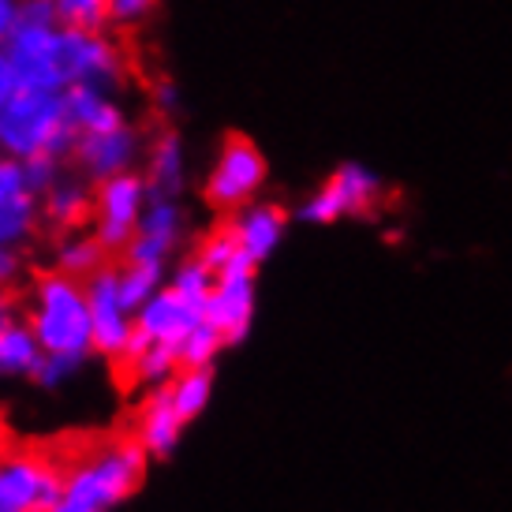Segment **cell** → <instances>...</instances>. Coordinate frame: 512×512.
<instances>
[{
  "label": "cell",
  "instance_id": "obj_1",
  "mask_svg": "<svg viewBox=\"0 0 512 512\" xmlns=\"http://www.w3.org/2000/svg\"><path fill=\"white\" fill-rule=\"evenodd\" d=\"M19 86L38 90H72V86H105L120 90L131 83V53L116 34L83 30L60 23L53 0H23L19 27L4 45Z\"/></svg>",
  "mask_w": 512,
  "mask_h": 512
},
{
  "label": "cell",
  "instance_id": "obj_2",
  "mask_svg": "<svg viewBox=\"0 0 512 512\" xmlns=\"http://www.w3.org/2000/svg\"><path fill=\"white\" fill-rule=\"evenodd\" d=\"M150 456L135 438L101 441L60 471V490L49 512H113L143 486Z\"/></svg>",
  "mask_w": 512,
  "mask_h": 512
},
{
  "label": "cell",
  "instance_id": "obj_3",
  "mask_svg": "<svg viewBox=\"0 0 512 512\" xmlns=\"http://www.w3.org/2000/svg\"><path fill=\"white\" fill-rule=\"evenodd\" d=\"M23 314L38 337L42 356L75 359V363L94 359V322H90L86 285L79 277H68L60 270L38 273L27 292Z\"/></svg>",
  "mask_w": 512,
  "mask_h": 512
},
{
  "label": "cell",
  "instance_id": "obj_4",
  "mask_svg": "<svg viewBox=\"0 0 512 512\" xmlns=\"http://www.w3.org/2000/svg\"><path fill=\"white\" fill-rule=\"evenodd\" d=\"M75 128L64 109L60 90H38V86H15L0 101V154L12 161H34V157H60L72 161Z\"/></svg>",
  "mask_w": 512,
  "mask_h": 512
},
{
  "label": "cell",
  "instance_id": "obj_5",
  "mask_svg": "<svg viewBox=\"0 0 512 512\" xmlns=\"http://www.w3.org/2000/svg\"><path fill=\"white\" fill-rule=\"evenodd\" d=\"M385 199L382 172H374L363 161H344L329 172L322 184L314 187L307 199L296 206V221L303 225H341L352 217L374 214Z\"/></svg>",
  "mask_w": 512,
  "mask_h": 512
},
{
  "label": "cell",
  "instance_id": "obj_6",
  "mask_svg": "<svg viewBox=\"0 0 512 512\" xmlns=\"http://www.w3.org/2000/svg\"><path fill=\"white\" fill-rule=\"evenodd\" d=\"M270 180V161L258 150L251 139L243 135H228L225 143L217 146L214 161L206 169L202 180V199L214 206L217 214H236L240 206L255 202L262 195V187Z\"/></svg>",
  "mask_w": 512,
  "mask_h": 512
},
{
  "label": "cell",
  "instance_id": "obj_7",
  "mask_svg": "<svg viewBox=\"0 0 512 512\" xmlns=\"http://www.w3.org/2000/svg\"><path fill=\"white\" fill-rule=\"evenodd\" d=\"M146 143H150V135H146L135 116L124 120V124H113V128L83 131V135H75L72 169L83 172L90 184L113 180V176H124V172H143Z\"/></svg>",
  "mask_w": 512,
  "mask_h": 512
},
{
  "label": "cell",
  "instance_id": "obj_8",
  "mask_svg": "<svg viewBox=\"0 0 512 512\" xmlns=\"http://www.w3.org/2000/svg\"><path fill=\"white\" fill-rule=\"evenodd\" d=\"M146 202H150V187H146L143 172H124V176L94 184L90 228H94V236L105 243V251L113 258L124 255L128 243L135 240V228L143 221Z\"/></svg>",
  "mask_w": 512,
  "mask_h": 512
},
{
  "label": "cell",
  "instance_id": "obj_9",
  "mask_svg": "<svg viewBox=\"0 0 512 512\" xmlns=\"http://www.w3.org/2000/svg\"><path fill=\"white\" fill-rule=\"evenodd\" d=\"M86 303L94 322V356L109 363H124L131 341H135V307L120 292L116 262L101 266L94 277H86Z\"/></svg>",
  "mask_w": 512,
  "mask_h": 512
},
{
  "label": "cell",
  "instance_id": "obj_10",
  "mask_svg": "<svg viewBox=\"0 0 512 512\" xmlns=\"http://www.w3.org/2000/svg\"><path fill=\"white\" fill-rule=\"evenodd\" d=\"M258 303V266L236 255L214 277V292L206 303V322L225 337V344H240L251 333Z\"/></svg>",
  "mask_w": 512,
  "mask_h": 512
},
{
  "label": "cell",
  "instance_id": "obj_11",
  "mask_svg": "<svg viewBox=\"0 0 512 512\" xmlns=\"http://www.w3.org/2000/svg\"><path fill=\"white\" fill-rule=\"evenodd\" d=\"M187 236H191V214H187L184 199H169V195H150L143 210V221L135 228V240L120 258H135V262H157V266H172L180 251H184Z\"/></svg>",
  "mask_w": 512,
  "mask_h": 512
},
{
  "label": "cell",
  "instance_id": "obj_12",
  "mask_svg": "<svg viewBox=\"0 0 512 512\" xmlns=\"http://www.w3.org/2000/svg\"><path fill=\"white\" fill-rule=\"evenodd\" d=\"M60 468L38 453H0V512H49Z\"/></svg>",
  "mask_w": 512,
  "mask_h": 512
},
{
  "label": "cell",
  "instance_id": "obj_13",
  "mask_svg": "<svg viewBox=\"0 0 512 512\" xmlns=\"http://www.w3.org/2000/svg\"><path fill=\"white\" fill-rule=\"evenodd\" d=\"M42 195L27 180L23 161L0 154V243L27 247L42 232Z\"/></svg>",
  "mask_w": 512,
  "mask_h": 512
},
{
  "label": "cell",
  "instance_id": "obj_14",
  "mask_svg": "<svg viewBox=\"0 0 512 512\" xmlns=\"http://www.w3.org/2000/svg\"><path fill=\"white\" fill-rule=\"evenodd\" d=\"M199 322H206V307L195 303V299L180 296V292L169 288V281H165V288L154 292V296L135 311V341L180 348V344L187 341V333L199 326Z\"/></svg>",
  "mask_w": 512,
  "mask_h": 512
},
{
  "label": "cell",
  "instance_id": "obj_15",
  "mask_svg": "<svg viewBox=\"0 0 512 512\" xmlns=\"http://www.w3.org/2000/svg\"><path fill=\"white\" fill-rule=\"evenodd\" d=\"M225 228L232 232L236 251H240L243 258H251L255 266H266L288 236V214L277 202L255 199V202H247V206H240L236 214H228Z\"/></svg>",
  "mask_w": 512,
  "mask_h": 512
},
{
  "label": "cell",
  "instance_id": "obj_16",
  "mask_svg": "<svg viewBox=\"0 0 512 512\" xmlns=\"http://www.w3.org/2000/svg\"><path fill=\"white\" fill-rule=\"evenodd\" d=\"M143 176L150 195H169V199H184L191 187V150H187L184 135L176 128H161L150 135L146 143Z\"/></svg>",
  "mask_w": 512,
  "mask_h": 512
},
{
  "label": "cell",
  "instance_id": "obj_17",
  "mask_svg": "<svg viewBox=\"0 0 512 512\" xmlns=\"http://www.w3.org/2000/svg\"><path fill=\"white\" fill-rule=\"evenodd\" d=\"M38 359H42V348L27 314L12 292H0V382H19V378L30 382Z\"/></svg>",
  "mask_w": 512,
  "mask_h": 512
},
{
  "label": "cell",
  "instance_id": "obj_18",
  "mask_svg": "<svg viewBox=\"0 0 512 512\" xmlns=\"http://www.w3.org/2000/svg\"><path fill=\"white\" fill-rule=\"evenodd\" d=\"M184 430H187V419L176 412L169 389L161 385V389H150V393H146L131 438L143 445V453L150 456V460H165V456L176 453V445H180V438H184Z\"/></svg>",
  "mask_w": 512,
  "mask_h": 512
},
{
  "label": "cell",
  "instance_id": "obj_19",
  "mask_svg": "<svg viewBox=\"0 0 512 512\" xmlns=\"http://www.w3.org/2000/svg\"><path fill=\"white\" fill-rule=\"evenodd\" d=\"M90 214H94V184L79 169L64 165V172L42 191L45 228H57V232L83 228L90 225Z\"/></svg>",
  "mask_w": 512,
  "mask_h": 512
},
{
  "label": "cell",
  "instance_id": "obj_20",
  "mask_svg": "<svg viewBox=\"0 0 512 512\" xmlns=\"http://www.w3.org/2000/svg\"><path fill=\"white\" fill-rule=\"evenodd\" d=\"M64 109H68L75 135L113 128V124L131 120L124 94L120 90H105V86H72V90H64Z\"/></svg>",
  "mask_w": 512,
  "mask_h": 512
},
{
  "label": "cell",
  "instance_id": "obj_21",
  "mask_svg": "<svg viewBox=\"0 0 512 512\" xmlns=\"http://www.w3.org/2000/svg\"><path fill=\"white\" fill-rule=\"evenodd\" d=\"M113 255L105 251V243L94 236V228H68V232H57V247H53V270L68 273V277H94L101 266H109Z\"/></svg>",
  "mask_w": 512,
  "mask_h": 512
},
{
  "label": "cell",
  "instance_id": "obj_22",
  "mask_svg": "<svg viewBox=\"0 0 512 512\" xmlns=\"http://www.w3.org/2000/svg\"><path fill=\"white\" fill-rule=\"evenodd\" d=\"M120 367L128 370V378L135 385H143L146 393L150 389H161V385H169L180 367H184V359H180V348H172V344H143V341H131L128 356Z\"/></svg>",
  "mask_w": 512,
  "mask_h": 512
},
{
  "label": "cell",
  "instance_id": "obj_23",
  "mask_svg": "<svg viewBox=\"0 0 512 512\" xmlns=\"http://www.w3.org/2000/svg\"><path fill=\"white\" fill-rule=\"evenodd\" d=\"M165 389H169L176 412L184 415L187 423H195L214 400V367H180V374Z\"/></svg>",
  "mask_w": 512,
  "mask_h": 512
},
{
  "label": "cell",
  "instance_id": "obj_24",
  "mask_svg": "<svg viewBox=\"0 0 512 512\" xmlns=\"http://www.w3.org/2000/svg\"><path fill=\"white\" fill-rule=\"evenodd\" d=\"M172 266H157V262H135V258H120L116 262V277H120V292L128 299L131 307L139 311L146 299L161 292L165 281H169Z\"/></svg>",
  "mask_w": 512,
  "mask_h": 512
},
{
  "label": "cell",
  "instance_id": "obj_25",
  "mask_svg": "<svg viewBox=\"0 0 512 512\" xmlns=\"http://www.w3.org/2000/svg\"><path fill=\"white\" fill-rule=\"evenodd\" d=\"M53 12L68 27H83V30L109 27V4L105 0H53Z\"/></svg>",
  "mask_w": 512,
  "mask_h": 512
},
{
  "label": "cell",
  "instance_id": "obj_26",
  "mask_svg": "<svg viewBox=\"0 0 512 512\" xmlns=\"http://www.w3.org/2000/svg\"><path fill=\"white\" fill-rule=\"evenodd\" d=\"M109 4V27L120 34H135L154 19L161 0H105Z\"/></svg>",
  "mask_w": 512,
  "mask_h": 512
},
{
  "label": "cell",
  "instance_id": "obj_27",
  "mask_svg": "<svg viewBox=\"0 0 512 512\" xmlns=\"http://www.w3.org/2000/svg\"><path fill=\"white\" fill-rule=\"evenodd\" d=\"M83 370H86V363H75V359L42 356L38 359V367H34V378H30V382L42 385V389H64V385H72Z\"/></svg>",
  "mask_w": 512,
  "mask_h": 512
},
{
  "label": "cell",
  "instance_id": "obj_28",
  "mask_svg": "<svg viewBox=\"0 0 512 512\" xmlns=\"http://www.w3.org/2000/svg\"><path fill=\"white\" fill-rule=\"evenodd\" d=\"M23 277V247H4L0 243V292H12Z\"/></svg>",
  "mask_w": 512,
  "mask_h": 512
},
{
  "label": "cell",
  "instance_id": "obj_29",
  "mask_svg": "<svg viewBox=\"0 0 512 512\" xmlns=\"http://www.w3.org/2000/svg\"><path fill=\"white\" fill-rule=\"evenodd\" d=\"M150 105H154V113L161 116V120H172V116L180 113V90L172 83H154V90H150Z\"/></svg>",
  "mask_w": 512,
  "mask_h": 512
},
{
  "label": "cell",
  "instance_id": "obj_30",
  "mask_svg": "<svg viewBox=\"0 0 512 512\" xmlns=\"http://www.w3.org/2000/svg\"><path fill=\"white\" fill-rule=\"evenodd\" d=\"M19 15H23V0H0V49L19 27Z\"/></svg>",
  "mask_w": 512,
  "mask_h": 512
},
{
  "label": "cell",
  "instance_id": "obj_31",
  "mask_svg": "<svg viewBox=\"0 0 512 512\" xmlns=\"http://www.w3.org/2000/svg\"><path fill=\"white\" fill-rule=\"evenodd\" d=\"M15 86H19V83H15V72H12V64H8V53L0 49V101L8 98Z\"/></svg>",
  "mask_w": 512,
  "mask_h": 512
}]
</instances>
